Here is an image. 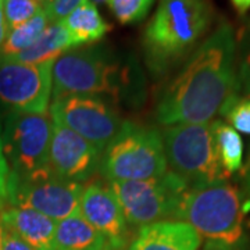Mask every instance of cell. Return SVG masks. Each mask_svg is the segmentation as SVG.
Listing matches in <instances>:
<instances>
[{
    "label": "cell",
    "instance_id": "cell-33",
    "mask_svg": "<svg viewBox=\"0 0 250 250\" xmlns=\"http://www.w3.org/2000/svg\"><path fill=\"white\" fill-rule=\"evenodd\" d=\"M250 210V200H246L245 202V213H248Z\"/></svg>",
    "mask_w": 250,
    "mask_h": 250
},
{
    "label": "cell",
    "instance_id": "cell-18",
    "mask_svg": "<svg viewBox=\"0 0 250 250\" xmlns=\"http://www.w3.org/2000/svg\"><path fill=\"white\" fill-rule=\"evenodd\" d=\"M62 22L71 36L75 49L96 43L111 29V25L106 22L98 7L89 0H83Z\"/></svg>",
    "mask_w": 250,
    "mask_h": 250
},
{
    "label": "cell",
    "instance_id": "cell-39",
    "mask_svg": "<svg viewBox=\"0 0 250 250\" xmlns=\"http://www.w3.org/2000/svg\"><path fill=\"white\" fill-rule=\"evenodd\" d=\"M123 250H124V249H123Z\"/></svg>",
    "mask_w": 250,
    "mask_h": 250
},
{
    "label": "cell",
    "instance_id": "cell-36",
    "mask_svg": "<svg viewBox=\"0 0 250 250\" xmlns=\"http://www.w3.org/2000/svg\"><path fill=\"white\" fill-rule=\"evenodd\" d=\"M106 250H116V249H114V248H111V246H110V248H107V249H106Z\"/></svg>",
    "mask_w": 250,
    "mask_h": 250
},
{
    "label": "cell",
    "instance_id": "cell-17",
    "mask_svg": "<svg viewBox=\"0 0 250 250\" xmlns=\"http://www.w3.org/2000/svg\"><path fill=\"white\" fill-rule=\"evenodd\" d=\"M75 49L68 31L62 21L49 24L35 43L21 53L10 57L7 60L25 62V64H41L46 62H54L62 54Z\"/></svg>",
    "mask_w": 250,
    "mask_h": 250
},
{
    "label": "cell",
    "instance_id": "cell-12",
    "mask_svg": "<svg viewBox=\"0 0 250 250\" xmlns=\"http://www.w3.org/2000/svg\"><path fill=\"white\" fill-rule=\"evenodd\" d=\"M102 154L96 146L53 120L49 166L54 174L78 184L85 182L100 168Z\"/></svg>",
    "mask_w": 250,
    "mask_h": 250
},
{
    "label": "cell",
    "instance_id": "cell-34",
    "mask_svg": "<svg viewBox=\"0 0 250 250\" xmlns=\"http://www.w3.org/2000/svg\"><path fill=\"white\" fill-rule=\"evenodd\" d=\"M246 36H249L250 38V21L249 24H248V32H246Z\"/></svg>",
    "mask_w": 250,
    "mask_h": 250
},
{
    "label": "cell",
    "instance_id": "cell-24",
    "mask_svg": "<svg viewBox=\"0 0 250 250\" xmlns=\"http://www.w3.org/2000/svg\"><path fill=\"white\" fill-rule=\"evenodd\" d=\"M83 0H46L42 3L46 17L50 22L62 21L70 16Z\"/></svg>",
    "mask_w": 250,
    "mask_h": 250
},
{
    "label": "cell",
    "instance_id": "cell-30",
    "mask_svg": "<svg viewBox=\"0 0 250 250\" xmlns=\"http://www.w3.org/2000/svg\"><path fill=\"white\" fill-rule=\"evenodd\" d=\"M1 1H3V0H0V46L3 45V42H4V39H6V36H7V28H6V24H4Z\"/></svg>",
    "mask_w": 250,
    "mask_h": 250
},
{
    "label": "cell",
    "instance_id": "cell-31",
    "mask_svg": "<svg viewBox=\"0 0 250 250\" xmlns=\"http://www.w3.org/2000/svg\"><path fill=\"white\" fill-rule=\"evenodd\" d=\"M1 241H3V224L0 221V250H1Z\"/></svg>",
    "mask_w": 250,
    "mask_h": 250
},
{
    "label": "cell",
    "instance_id": "cell-38",
    "mask_svg": "<svg viewBox=\"0 0 250 250\" xmlns=\"http://www.w3.org/2000/svg\"><path fill=\"white\" fill-rule=\"evenodd\" d=\"M39 3H43V1H46V0H38Z\"/></svg>",
    "mask_w": 250,
    "mask_h": 250
},
{
    "label": "cell",
    "instance_id": "cell-11",
    "mask_svg": "<svg viewBox=\"0 0 250 250\" xmlns=\"http://www.w3.org/2000/svg\"><path fill=\"white\" fill-rule=\"evenodd\" d=\"M53 62L25 64L0 59V103L16 111L47 113L53 89Z\"/></svg>",
    "mask_w": 250,
    "mask_h": 250
},
{
    "label": "cell",
    "instance_id": "cell-29",
    "mask_svg": "<svg viewBox=\"0 0 250 250\" xmlns=\"http://www.w3.org/2000/svg\"><path fill=\"white\" fill-rule=\"evenodd\" d=\"M231 3L239 14H245L250 10V0H231Z\"/></svg>",
    "mask_w": 250,
    "mask_h": 250
},
{
    "label": "cell",
    "instance_id": "cell-35",
    "mask_svg": "<svg viewBox=\"0 0 250 250\" xmlns=\"http://www.w3.org/2000/svg\"><path fill=\"white\" fill-rule=\"evenodd\" d=\"M3 207H4V205H3V203L0 202V211H1V208H3Z\"/></svg>",
    "mask_w": 250,
    "mask_h": 250
},
{
    "label": "cell",
    "instance_id": "cell-14",
    "mask_svg": "<svg viewBox=\"0 0 250 250\" xmlns=\"http://www.w3.org/2000/svg\"><path fill=\"white\" fill-rule=\"evenodd\" d=\"M202 236L181 220H163L141 227L129 250H199Z\"/></svg>",
    "mask_w": 250,
    "mask_h": 250
},
{
    "label": "cell",
    "instance_id": "cell-15",
    "mask_svg": "<svg viewBox=\"0 0 250 250\" xmlns=\"http://www.w3.org/2000/svg\"><path fill=\"white\" fill-rule=\"evenodd\" d=\"M0 221L35 250H53L57 223L47 215L25 206H9L1 208Z\"/></svg>",
    "mask_w": 250,
    "mask_h": 250
},
{
    "label": "cell",
    "instance_id": "cell-22",
    "mask_svg": "<svg viewBox=\"0 0 250 250\" xmlns=\"http://www.w3.org/2000/svg\"><path fill=\"white\" fill-rule=\"evenodd\" d=\"M114 17L123 25L141 22L150 11L154 0H108Z\"/></svg>",
    "mask_w": 250,
    "mask_h": 250
},
{
    "label": "cell",
    "instance_id": "cell-6",
    "mask_svg": "<svg viewBox=\"0 0 250 250\" xmlns=\"http://www.w3.org/2000/svg\"><path fill=\"white\" fill-rule=\"evenodd\" d=\"M163 142L167 163L189 188L229 178L217 156L211 123L167 126Z\"/></svg>",
    "mask_w": 250,
    "mask_h": 250
},
{
    "label": "cell",
    "instance_id": "cell-19",
    "mask_svg": "<svg viewBox=\"0 0 250 250\" xmlns=\"http://www.w3.org/2000/svg\"><path fill=\"white\" fill-rule=\"evenodd\" d=\"M217 156L225 172L231 177L243 166V141L239 132L223 120L211 121Z\"/></svg>",
    "mask_w": 250,
    "mask_h": 250
},
{
    "label": "cell",
    "instance_id": "cell-32",
    "mask_svg": "<svg viewBox=\"0 0 250 250\" xmlns=\"http://www.w3.org/2000/svg\"><path fill=\"white\" fill-rule=\"evenodd\" d=\"M89 1H92V3L96 6V4H103V3H106L108 0H89Z\"/></svg>",
    "mask_w": 250,
    "mask_h": 250
},
{
    "label": "cell",
    "instance_id": "cell-5",
    "mask_svg": "<svg viewBox=\"0 0 250 250\" xmlns=\"http://www.w3.org/2000/svg\"><path fill=\"white\" fill-rule=\"evenodd\" d=\"M161 134L152 126L124 121L102 154L100 172L108 182L142 181L167 172Z\"/></svg>",
    "mask_w": 250,
    "mask_h": 250
},
{
    "label": "cell",
    "instance_id": "cell-1",
    "mask_svg": "<svg viewBox=\"0 0 250 250\" xmlns=\"http://www.w3.org/2000/svg\"><path fill=\"white\" fill-rule=\"evenodd\" d=\"M238 96L236 39L233 28L221 22L163 86L156 117L166 126L206 124L223 116Z\"/></svg>",
    "mask_w": 250,
    "mask_h": 250
},
{
    "label": "cell",
    "instance_id": "cell-10",
    "mask_svg": "<svg viewBox=\"0 0 250 250\" xmlns=\"http://www.w3.org/2000/svg\"><path fill=\"white\" fill-rule=\"evenodd\" d=\"M50 117L96 146L106 149L123 124L114 107L100 96L68 95L53 99Z\"/></svg>",
    "mask_w": 250,
    "mask_h": 250
},
{
    "label": "cell",
    "instance_id": "cell-2",
    "mask_svg": "<svg viewBox=\"0 0 250 250\" xmlns=\"http://www.w3.org/2000/svg\"><path fill=\"white\" fill-rule=\"evenodd\" d=\"M213 22L208 0H159L143 32V53L153 75H166L203 42Z\"/></svg>",
    "mask_w": 250,
    "mask_h": 250
},
{
    "label": "cell",
    "instance_id": "cell-27",
    "mask_svg": "<svg viewBox=\"0 0 250 250\" xmlns=\"http://www.w3.org/2000/svg\"><path fill=\"white\" fill-rule=\"evenodd\" d=\"M1 250H35L24 242L18 235L9 231L3 227V241H1Z\"/></svg>",
    "mask_w": 250,
    "mask_h": 250
},
{
    "label": "cell",
    "instance_id": "cell-3",
    "mask_svg": "<svg viewBox=\"0 0 250 250\" xmlns=\"http://www.w3.org/2000/svg\"><path fill=\"white\" fill-rule=\"evenodd\" d=\"M243 193L228 181L190 187L179 206L177 220L206 238L207 248L235 250L245 238Z\"/></svg>",
    "mask_w": 250,
    "mask_h": 250
},
{
    "label": "cell",
    "instance_id": "cell-23",
    "mask_svg": "<svg viewBox=\"0 0 250 250\" xmlns=\"http://www.w3.org/2000/svg\"><path fill=\"white\" fill-rule=\"evenodd\" d=\"M236 132L250 135V99L238 98L231 102L223 114Z\"/></svg>",
    "mask_w": 250,
    "mask_h": 250
},
{
    "label": "cell",
    "instance_id": "cell-28",
    "mask_svg": "<svg viewBox=\"0 0 250 250\" xmlns=\"http://www.w3.org/2000/svg\"><path fill=\"white\" fill-rule=\"evenodd\" d=\"M241 179H242V193L248 196V200H250V152L248 156V161L245 166H242Z\"/></svg>",
    "mask_w": 250,
    "mask_h": 250
},
{
    "label": "cell",
    "instance_id": "cell-16",
    "mask_svg": "<svg viewBox=\"0 0 250 250\" xmlns=\"http://www.w3.org/2000/svg\"><path fill=\"white\" fill-rule=\"evenodd\" d=\"M110 246L80 211L56 224L53 250H106Z\"/></svg>",
    "mask_w": 250,
    "mask_h": 250
},
{
    "label": "cell",
    "instance_id": "cell-37",
    "mask_svg": "<svg viewBox=\"0 0 250 250\" xmlns=\"http://www.w3.org/2000/svg\"><path fill=\"white\" fill-rule=\"evenodd\" d=\"M206 250H218V249H211V248H206Z\"/></svg>",
    "mask_w": 250,
    "mask_h": 250
},
{
    "label": "cell",
    "instance_id": "cell-26",
    "mask_svg": "<svg viewBox=\"0 0 250 250\" xmlns=\"http://www.w3.org/2000/svg\"><path fill=\"white\" fill-rule=\"evenodd\" d=\"M10 175H11V170H10L9 163L3 150V124L0 120V202L3 205L7 203Z\"/></svg>",
    "mask_w": 250,
    "mask_h": 250
},
{
    "label": "cell",
    "instance_id": "cell-9",
    "mask_svg": "<svg viewBox=\"0 0 250 250\" xmlns=\"http://www.w3.org/2000/svg\"><path fill=\"white\" fill-rule=\"evenodd\" d=\"M82 192L81 184L59 177L49 167L24 177L11 174L7 203L34 208L59 223L80 211Z\"/></svg>",
    "mask_w": 250,
    "mask_h": 250
},
{
    "label": "cell",
    "instance_id": "cell-21",
    "mask_svg": "<svg viewBox=\"0 0 250 250\" xmlns=\"http://www.w3.org/2000/svg\"><path fill=\"white\" fill-rule=\"evenodd\" d=\"M4 24L7 28V34L14 28L29 21L35 17L39 11H42V3L38 0H3L1 1Z\"/></svg>",
    "mask_w": 250,
    "mask_h": 250
},
{
    "label": "cell",
    "instance_id": "cell-13",
    "mask_svg": "<svg viewBox=\"0 0 250 250\" xmlns=\"http://www.w3.org/2000/svg\"><path fill=\"white\" fill-rule=\"evenodd\" d=\"M80 213L107 239L111 248L124 249L128 238V223L111 187H106L100 181L89 182L81 196Z\"/></svg>",
    "mask_w": 250,
    "mask_h": 250
},
{
    "label": "cell",
    "instance_id": "cell-4",
    "mask_svg": "<svg viewBox=\"0 0 250 250\" xmlns=\"http://www.w3.org/2000/svg\"><path fill=\"white\" fill-rule=\"evenodd\" d=\"M131 70L106 47H77L54 60L52 96L107 95L118 99L129 86Z\"/></svg>",
    "mask_w": 250,
    "mask_h": 250
},
{
    "label": "cell",
    "instance_id": "cell-8",
    "mask_svg": "<svg viewBox=\"0 0 250 250\" xmlns=\"http://www.w3.org/2000/svg\"><path fill=\"white\" fill-rule=\"evenodd\" d=\"M53 120L50 116L11 110L3 123V150L13 175L49 168Z\"/></svg>",
    "mask_w": 250,
    "mask_h": 250
},
{
    "label": "cell",
    "instance_id": "cell-7",
    "mask_svg": "<svg viewBox=\"0 0 250 250\" xmlns=\"http://www.w3.org/2000/svg\"><path fill=\"white\" fill-rule=\"evenodd\" d=\"M126 223L135 227L177 218L189 185L174 171L157 178L110 182Z\"/></svg>",
    "mask_w": 250,
    "mask_h": 250
},
{
    "label": "cell",
    "instance_id": "cell-20",
    "mask_svg": "<svg viewBox=\"0 0 250 250\" xmlns=\"http://www.w3.org/2000/svg\"><path fill=\"white\" fill-rule=\"evenodd\" d=\"M47 25L49 20L42 9V11H39L35 17L10 31L3 45L0 46V59H10L34 45Z\"/></svg>",
    "mask_w": 250,
    "mask_h": 250
},
{
    "label": "cell",
    "instance_id": "cell-25",
    "mask_svg": "<svg viewBox=\"0 0 250 250\" xmlns=\"http://www.w3.org/2000/svg\"><path fill=\"white\" fill-rule=\"evenodd\" d=\"M238 86L243 98L250 99V38L246 36L243 42L241 59L238 62Z\"/></svg>",
    "mask_w": 250,
    "mask_h": 250
}]
</instances>
